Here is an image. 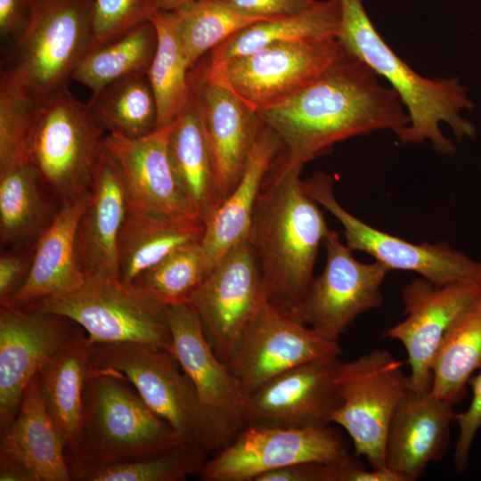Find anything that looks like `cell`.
<instances>
[{
    "instance_id": "obj_1",
    "label": "cell",
    "mask_w": 481,
    "mask_h": 481,
    "mask_svg": "<svg viewBox=\"0 0 481 481\" xmlns=\"http://www.w3.org/2000/svg\"><path fill=\"white\" fill-rule=\"evenodd\" d=\"M346 50L313 82L289 99L257 111L281 143V154L306 165L336 143L379 130L395 134L410 123L398 94Z\"/></svg>"
},
{
    "instance_id": "obj_2",
    "label": "cell",
    "mask_w": 481,
    "mask_h": 481,
    "mask_svg": "<svg viewBox=\"0 0 481 481\" xmlns=\"http://www.w3.org/2000/svg\"><path fill=\"white\" fill-rule=\"evenodd\" d=\"M303 167L280 152L262 183L247 236L266 299L298 322L320 248L330 230L301 179Z\"/></svg>"
},
{
    "instance_id": "obj_3",
    "label": "cell",
    "mask_w": 481,
    "mask_h": 481,
    "mask_svg": "<svg viewBox=\"0 0 481 481\" xmlns=\"http://www.w3.org/2000/svg\"><path fill=\"white\" fill-rule=\"evenodd\" d=\"M341 11L337 39L343 48L378 75L384 77L402 101L410 123L395 135L404 143L429 140L442 155H453L455 147L440 123L450 126L458 140L476 136L475 126L461 116L473 102L456 77L427 78L415 72L389 47L373 26L363 0H338Z\"/></svg>"
},
{
    "instance_id": "obj_4",
    "label": "cell",
    "mask_w": 481,
    "mask_h": 481,
    "mask_svg": "<svg viewBox=\"0 0 481 481\" xmlns=\"http://www.w3.org/2000/svg\"><path fill=\"white\" fill-rule=\"evenodd\" d=\"M92 366L121 373L185 442L208 454L240 430L208 405L167 350L138 343H93Z\"/></svg>"
},
{
    "instance_id": "obj_5",
    "label": "cell",
    "mask_w": 481,
    "mask_h": 481,
    "mask_svg": "<svg viewBox=\"0 0 481 481\" xmlns=\"http://www.w3.org/2000/svg\"><path fill=\"white\" fill-rule=\"evenodd\" d=\"M94 0H33L29 21L4 48L0 85L38 104L67 87L93 46Z\"/></svg>"
},
{
    "instance_id": "obj_6",
    "label": "cell",
    "mask_w": 481,
    "mask_h": 481,
    "mask_svg": "<svg viewBox=\"0 0 481 481\" xmlns=\"http://www.w3.org/2000/svg\"><path fill=\"white\" fill-rule=\"evenodd\" d=\"M184 441L119 372L92 369L77 461L104 464L161 453Z\"/></svg>"
},
{
    "instance_id": "obj_7",
    "label": "cell",
    "mask_w": 481,
    "mask_h": 481,
    "mask_svg": "<svg viewBox=\"0 0 481 481\" xmlns=\"http://www.w3.org/2000/svg\"><path fill=\"white\" fill-rule=\"evenodd\" d=\"M105 135L68 86L36 106L28 159L61 203L89 192Z\"/></svg>"
},
{
    "instance_id": "obj_8",
    "label": "cell",
    "mask_w": 481,
    "mask_h": 481,
    "mask_svg": "<svg viewBox=\"0 0 481 481\" xmlns=\"http://www.w3.org/2000/svg\"><path fill=\"white\" fill-rule=\"evenodd\" d=\"M25 310L66 316L93 343H138L172 352L167 306L118 277L86 276L74 291Z\"/></svg>"
},
{
    "instance_id": "obj_9",
    "label": "cell",
    "mask_w": 481,
    "mask_h": 481,
    "mask_svg": "<svg viewBox=\"0 0 481 481\" xmlns=\"http://www.w3.org/2000/svg\"><path fill=\"white\" fill-rule=\"evenodd\" d=\"M345 52L337 37L281 41L217 67L195 65L257 112L313 82Z\"/></svg>"
},
{
    "instance_id": "obj_10",
    "label": "cell",
    "mask_w": 481,
    "mask_h": 481,
    "mask_svg": "<svg viewBox=\"0 0 481 481\" xmlns=\"http://www.w3.org/2000/svg\"><path fill=\"white\" fill-rule=\"evenodd\" d=\"M402 363L387 350L374 349L341 363L337 381L341 404L332 416L350 436L355 456L373 469L386 468V441L395 410L411 389Z\"/></svg>"
},
{
    "instance_id": "obj_11",
    "label": "cell",
    "mask_w": 481,
    "mask_h": 481,
    "mask_svg": "<svg viewBox=\"0 0 481 481\" xmlns=\"http://www.w3.org/2000/svg\"><path fill=\"white\" fill-rule=\"evenodd\" d=\"M350 456L345 439L329 425L300 428L245 425L228 445L207 459L198 475L202 481H255L289 465L338 462Z\"/></svg>"
},
{
    "instance_id": "obj_12",
    "label": "cell",
    "mask_w": 481,
    "mask_h": 481,
    "mask_svg": "<svg viewBox=\"0 0 481 481\" xmlns=\"http://www.w3.org/2000/svg\"><path fill=\"white\" fill-rule=\"evenodd\" d=\"M333 183L332 176L324 172L305 180L310 196L341 224L350 249L369 254L390 271L414 272L436 285L459 281L481 283L480 261L444 241L413 243L366 224L339 204Z\"/></svg>"
},
{
    "instance_id": "obj_13",
    "label": "cell",
    "mask_w": 481,
    "mask_h": 481,
    "mask_svg": "<svg viewBox=\"0 0 481 481\" xmlns=\"http://www.w3.org/2000/svg\"><path fill=\"white\" fill-rule=\"evenodd\" d=\"M341 353L338 340L288 317L265 296L226 365L246 396L296 366Z\"/></svg>"
},
{
    "instance_id": "obj_14",
    "label": "cell",
    "mask_w": 481,
    "mask_h": 481,
    "mask_svg": "<svg viewBox=\"0 0 481 481\" xmlns=\"http://www.w3.org/2000/svg\"><path fill=\"white\" fill-rule=\"evenodd\" d=\"M322 246L325 266L307 289L300 322L338 340L360 314L383 305L381 285L390 270L355 259L336 231H329Z\"/></svg>"
},
{
    "instance_id": "obj_15",
    "label": "cell",
    "mask_w": 481,
    "mask_h": 481,
    "mask_svg": "<svg viewBox=\"0 0 481 481\" xmlns=\"http://www.w3.org/2000/svg\"><path fill=\"white\" fill-rule=\"evenodd\" d=\"M264 297L260 266L246 238L213 267L187 303L197 313L209 344L224 363L235 355Z\"/></svg>"
},
{
    "instance_id": "obj_16",
    "label": "cell",
    "mask_w": 481,
    "mask_h": 481,
    "mask_svg": "<svg viewBox=\"0 0 481 481\" xmlns=\"http://www.w3.org/2000/svg\"><path fill=\"white\" fill-rule=\"evenodd\" d=\"M81 327L57 314L0 307V433L16 418L24 391Z\"/></svg>"
},
{
    "instance_id": "obj_17",
    "label": "cell",
    "mask_w": 481,
    "mask_h": 481,
    "mask_svg": "<svg viewBox=\"0 0 481 481\" xmlns=\"http://www.w3.org/2000/svg\"><path fill=\"white\" fill-rule=\"evenodd\" d=\"M481 294V283L459 281L444 285L419 277L402 289L405 319L384 333L404 346L411 368V389L431 390L432 363L453 321Z\"/></svg>"
},
{
    "instance_id": "obj_18",
    "label": "cell",
    "mask_w": 481,
    "mask_h": 481,
    "mask_svg": "<svg viewBox=\"0 0 481 481\" xmlns=\"http://www.w3.org/2000/svg\"><path fill=\"white\" fill-rule=\"evenodd\" d=\"M188 77L191 100L214 166L220 207L240 180L263 123L256 111L198 65L190 69Z\"/></svg>"
},
{
    "instance_id": "obj_19",
    "label": "cell",
    "mask_w": 481,
    "mask_h": 481,
    "mask_svg": "<svg viewBox=\"0 0 481 481\" xmlns=\"http://www.w3.org/2000/svg\"><path fill=\"white\" fill-rule=\"evenodd\" d=\"M340 363L338 357L317 359L265 382L245 396V425H330L341 404L337 381Z\"/></svg>"
},
{
    "instance_id": "obj_20",
    "label": "cell",
    "mask_w": 481,
    "mask_h": 481,
    "mask_svg": "<svg viewBox=\"0 0 481 481\" xmlns=\"http://www.w3.org/2000/svg\"><path fill=\"white\" fill-rule=\"evenodd\" d=\"M172 126L136 138L106 134L103 144L120 171L130 206L160 215L200 218L173 167L168 145Z\"/></svg>"
},
{
    "instance_id": "obj_21",
    "label": "cell",
    "mask_w": 481,
    "mask_h": 481,
    "mask_svg": "<svg viewBox=\"0 0 481 481\" xmlns=\"http://www.w3.org/2000/svg\"><path fill=\"white\" fill-rule=\"evenodd\" d=\"M453 404L431 390L410 389L392 418L386 441V465L403 481L418 479L444 455L451 437Z\"/></svg>"
},
{
    "instance_id": "obj_22",
    "label": "cell",
    "mask_w": 481,
    "mask_h": 481,
    "mask_svg": "<svg viewBox=\"0 0 481 481\" xmlns=\"http://www.w3.org/2000/svg\"><path fill=\"white\" fill-rule=\"evenodd\" d=\"M128 208L120 171L104 147L77 229V256L86 276L119 278L118 238Z\"/></svg>"
},
{
    "instance_id": "obj_23",
    "label": "cell",
    "mask_w": 481,
    "mask_h": 481,
    "mask_svg": "<svg viewBox=\"0 0 481 481\" xmlns=\"http://www.w3.org/2000/svg\"><path fill=\"white\" fill-rule=\"evenodd\" d=\"M172 355L202 400L239 429L245 425V395L209 344L200 317L187 303L167 306Z\"/></svg>"
},
{
    "instance_id": "obj_24",
    "label": "cell",
    "mask_w": 481,
    "mask_h": 481,
    "mask_svg": "<svg viewBox=\"0 0 481 481\" xmlns=\"http://www.w3.org/2000/svg\"><path fill=\"white\" fill-rule=\"evenodd\" d=\"M87 196L88 192L61 203L53 221L35 242L31 268L24 284L1 306L29 309L45 299L70 293L84 283L86 275L77 256L76 236Z\"/></svg>"
},
{
    "instance_id": "obj_25",
    "label": "cell",
    "mask_w": 481,
    "mask_h": 481,
    "mask_svg": "<svg viewBox=\"0 0 481 481\" xmlns=\"http://www.w3.org/2000/svg\"><path fill=\"white\" fill-rule=\"evenodd\" d=\"M92 353L93 342L80 328L37 373L44 406L63 441L68 463L78 458Z\"/></svg>"
},
{
    "instance_id": "obj_26",
    "label": "cell",
    "mask_w": 481,
    "mask_h": 481,
    "mask_svg": "<svg viewBox=\"0 0 481 481\" xmlns=\"http://www.w3.org/2000/svg\"><path fill=\"white\" fill-rule=\"evenodd\" d=\"M281 148L278 135L263 123L240 180L204 224L200 245L211 269L232 247L247 238L262 183Z\"/></svg>"
},
{
    "instance_id": "obj_27",
    "label": "cell",
    "mask_w": 481,
    "mask_h": 481,
    "mask_svg": "<svg viewBox=\"0 0 481 481\" xmlns=\"http://www.w3.org/2000/svg\"><path fill=\"white\" fill-rule=\"evenodd\" d=\"M0 453L21 461L38 481H72L65 446L44 406L37 375L24 391L16 418L0 433Z\"/></svg>"
},
{
    "instance_id": "obj_28",
    "label": "cell",
    "mask_w": 481,
    "mask_h": 481,
    "mask_svg": "<svg viewBox=\"0 0 481 481\" xmlns=\"http://www.w3.org/2000/svg\"><path fill=\"white\" fill-rule=\"evenodd\" d=\"M204 223L194 216H167L129 205L118 238L119 278L132 282L181 246L200 242Z\"/></svg>"
},
{
    "instance_id": "obj_29",
    "label": "cell",
    "mask_w": 481,
    "mask_h": 481,
    "mask_svg": "<svg viewBox=\"0 0 481 481\" xmlns=\"http://www.w3.org/2000/svg\"><path fill=\"white\" fill-rule=\"evenodd\" d=\"M340 19L338 0H316L301 13L257 21L237 31L209 51L204 61L217 67L277 42L337 37Z\"/></svg>"
},
{
    "instance_id": "obj_30",
    "label": "cell",
    "mask_w": 481,
    "mask_h": 481,
    "mask_svg": "<svg viewBox=\"0 0 481 481\" xmlns=\"http://www.w3.org/2000/svg\"><path fill=\"white\" fill-rule=\"evenodd\" d=\"M49 189L30 163L0 172V240L2 247L32 244L58 211L47 197Z\"/></svg>"
},
{
    "instance_id": "obj_31",
    "label": "cell",
    "mask_w": 481,
    "mask_h": 481,
    "mask_svg": "<svg viewBox=\"0 0 481 481\" xmlns=\"http://www.w3.org/2000/svg\"><path fill=\"white\" fill-rule=\"evenodd\" d=\"M168 145L177 179L205 224L219 203L211 155L192 100L173 122Z\"/></svg>"
},
{
    "instance_id": "obj_32",
    "label": "cell",
    "mask_w": 481,
    "mask_h": 481,
    "mask_svg": "<svg viewBox=\"0 0 481 481\" xmlns=\"http://www.w3.org/2000/svg\"><path fill=\"white\" fill-rule=\"evenodd\" d=\"M481 368V294L446 330L432 363L431 392L456 404L466 395L473 372Z\"/></svg>"
},
{
    "instance_id": "obj_33",
    "label": "cell",
    "mask_w": 481,
    "mask_h": 481,
    "mask_svg": "<svg viewBox=\"0 0 481 481\" xmlns=\"http://www.w3.org/2000/svg\"><path fill=\"white\" fill-rule=\"evenodd\" d=\"M86 106L107 134L136 138L158 127L157 103L146 73L131 74L110 83L94 92Z\"/></svg>"
},
{
    "instance_id": "obj_34",
    "label": "cell",
    "mask_w": 481,
    "mask_h": 481,
    "mask_svg": "<svg viewBox=\"0 0 481 481\" xmlns=\"http://www.w3.org/2000/svg\"><path fill=\"white\" fill-rule=\"evenodd\" d=\"M158 44L151 20L92 47L77 66L72 79L96 92L110 83L135 73L148 72Z\"/></svg>"
},
{
    "instance_id": "obj_35",
    "label": "cell",
    "mask_w": 481,
    "mask_h": 481,
    "mask_svg": "<svg viewBox=\"0 0 481 481\" xmlns=\"http://www.w3.org/2000/svg\"><path fill=\"white\" fill-rule=\"evenodd\" d=\"M157 30L155 55L147 72L158 110V127L173 123L191 101V67L183 51L172 12L156 11L150 19Z\"/></svg>"
},
{
    "instance_id": "obj_36",
    "label": "cell",
    "mask_w": 481,
    "mask_h": 481,
    "mask_svg": "<svg viewBox=\"0 0 481 481\" xmlns=\"http://www.w3.org/2000/svg\"><path fill=\"white\" fill-rule=\"evenodd\" d=\"M208 453L181 443L149 457L104 464H69L75 481H181L200 470Z\"/></svg>"
},
{
    "instance_id": "obj_37",
    "label": "cell",
    "mask_w": 481,
    "mask_h": 481,
    "mask_svg": "<svg viewBox=\"0 0 481 481\" xmlns=\"http://www.w3.org/2000/svg\"><path fill=\"white\" fill-rule=\"evenodd\" d=\"M200 242L179 247L141 273L131 283L159 302L188 303L211 272Z\"/></svg>"
},
{
    "instance_id": "obj_38",
    "label": "cell",
    "mask_w": 481,
    "mask_h": 481,
    "mask_svg": "<svg viewBox=\"0 0 481 481\" xmlns=\"http://www.w3.org/2000/svg\"><path fill=\"white\" fill-rule=\"evenodd\" d=\"M179 40L191 69L209 51L257 20L208 0H193L172 12Z\"/></svg>"
},
{
    "instance_id": "obj_39",
    "label": "cell",
    "mask_w": 481,
    "mask_h": 481,
    "mask_svg": "<svg viewBox=\"0 0 481 481\" xmlns=\"http://www.w3.org/2000/svg\"><path fill=\"white\" fill-rule=\"evenodd\" d=\"M37 105L0 85V172L29 162L27 148Z\"/></svg>"
},
{
    "instance_id": "obj_40",
    "label": "cell",
    "mask_w": 481,
    "mask_h": 481,
    "mask_svg": "<svg viewBox=\"0 0 481 481\" xmlns=\"http://www.w3.org/2000/svg\"><path fill=\"white\" fill-rule=\"evenodd\" d=\"M154 12L151 0H94L92 47L149 20Z\"/></svg>"
},
{
    "instance_id": "obj_41",
    "label": "cell",
    "mask_w": 481,
    "mask_h": 481,
    "mask_svg": "<svg viewBox=\"0 0 481 481\" xmlns=\"http://www.w3.org/2000/svg\"><path fill=\"white\" fill-rule=\"evenodd\" d=\"M357 461L351 455L332 463L300 462L265 472L255 481H350Z\"/></svg>"
},
{
    "instance_id": "obj_42",
    "label": "cell",
    "mask_w": 481,
    "mask_h": 481,
    "mask_svg": "<svg viewBox=\"0 0 481 481\" xmlns=\"http://www.w3.org/2000/svg\"><path fill=\"white\" fill-rule=\"evenodd\" d=\"M472 389V399L469 407L454 412L453 421L459 426V436L455 444L453 461L458 472L467 469L470 451L477 433L481 428V368L468 382Z\"/></svg>"
},
{
    "instance_id": "obj_43",
    "label": "cell",
    "mask_w": 481,
    "mask_h": 481,
    "mask_svg": "<svg viewBox=\"0 0 481 481\" xmlns=\"http://www.w3.org/2000/svg\"><path fill=\"white\" fill-rule=\"evenodd\" d=\"M35 244L17 246L0 257V304L5 305L24 284L33 261Z\"/></svg>"
},
{
    "instance_id": "obj_44",
    "label": "cell",
    "mask_w": 481,
    "mask_h": 481,
    "mask_svg": "<svg viewBox=\"0 0 481 481\" xmlns=\"http://www.w3.org/2000/svg\"><path fill=\"white\" fill-rule=\"evenodd\" d=\"M257 20H273L301 13L316 0H208Z\"/></svg>"
},
{
    "instance_id": "obj_45",
    "label": "cell",
    "mask_w": 481,
    "mask_h": 481,
    "mask_svg": "<svg viewBox=\"0 0 481 481\" xmlns=\"http://www.w3.org/2000/svg\"><path fill=\"white\" fill-rule=\"evenodd\" d=\"M33 0H0V35L7 45L26 29L31 15Z\"/></svg>"
},
{
    "instance_id": "obj_46",
    "label": "cell",
    "mask_w": 481,
    "mask_h": 481,
    "mask_svg": "<svg viewBox=\"0 0 481 481\" xmlns=\"http://www.w3.org/2000/svg\"><path fill=\"white\" fill-rule=\"evenodd\" d=\"M0 481H38V478L21 461L0 453Z\"/></svg>"
},
{
    "instance_id": "obj_47",
    "label": "cell",
    "mask_w": 481,
    "mask_h": 481,
    "mask_svg": "<svg viewBox=\"0 0 481 481\" xmlns=\"http://www.w3.org/2000/svg\"><path fill=\"white\" fill-rule=\"evenodd\" d=\"M193 0H151L154 11L174 12L179 10Z\"/></svg>"
}]
</instances>
